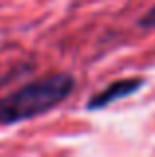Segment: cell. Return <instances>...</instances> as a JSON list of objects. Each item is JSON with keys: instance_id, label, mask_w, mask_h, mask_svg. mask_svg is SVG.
I'll list each match as a JSON object with an SVG mask.
<instances>
[{"instance_id": "cell-1", "label": "cell", "mask_w": 155, "mask_h": 157, "mask_svg": "<svg viewBox=\"0 0 155 157\" xmlns=\"http://www.w3.org/2000/svg\"><path fill=\"white\" fill-rule=\"evenodd\" d=\"M76 78L68 72L50 74L28 82L16 92L0 98V125H16L50 113L72 96Z\"/></svg>"}, {"instance_id": "cell-2", "label": "cell", "mask_w": 155, "mask_h": 157, "mask_svg": "<svg viewBox=\"0 0 155 157\" xmlns=\"http://www.w3.org/2000/svg\"><path fill=\"white\" fill-rule=\"evenodd\" d=\"M147 86V80L141 76H133V78H121V80L112 82L109 86H105L104 90L96 92L88 101H85V111H100L105 109L112 104L119 100H127L133 94H137L139 90H143Z\"/></svg>"}, {"instance_id": "cell-3", "label": "cell", "mask_w": 155, "mask_h": 157, "mask_svg": "<svg viewBox=\"0 0 155 157\" xmlns=\"http://www.w3.org/2000/svg\"><path fill=\"white\" fill-rule=\"evenodd\" d=\"M137 26L143 28V30H155V6H151L139 20H137Z\"/></svg>"}]
</instances>
